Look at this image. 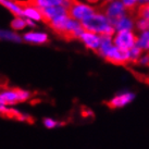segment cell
I'll use <instances>...</instances> for the list:
<instances>
[{
  "mask_svg": "<svg viewBox=\"0 0 149 149\" xmlns=\"http://www.w3.org/2000/svg\"><path fill=\"white\" fill-rule=\"evenodd\" d=\"M23 15L26 17L29 20H34V21H42V12L40 10L35 7L26 6L23 7Z\"/></svg>",
  "mask_w": 149,
  "mask_h": 149,
  "instance_id": "16",
  "label": "cell"
},
{
  "mask_svg": "<svg viewBox=\"0 0 149 149\" xmlns=\"http://www.w3.org/2000/svg\"><path fill=\"white\" fill-rule=\"evenodd\" d=\"M136 46L143 52H149V31L139 32L137 34Z\"/></svg>",
  "mask_w": 149,
  "mask_h": 149,
  "instance_id": "13",
  "label": "cell"
},
{
  "mask_svg": "<svg viewBox=\"0 0 149 149\" xmlns=\"http://www.w3.org/2000/svg\"><path fill=\"white\" fill-rule=\"evenodd\" d=\"M136 11H137V17H141V19H145V20L149 21V4L148 3H145V4H143V6H141Z\"/></svg>",
  "mask_w": 149,
  "mask_h": 149,
  "instance_id": "22",
  "label": "cell"
},
{
  "mask_svg": "<svg viewBox=\"0 0 149 149\" xmlns=\"http://www.w3.org/2000/svg\"><path fill=\"white\" fill-rule=\"evenodd\" d=\"M147 3H148V4H149V0H147Z\"/></svg>",
  "mask_w": 149,
  "mask_h": 149,
  "instance_id": "27",
  "label": "cell"
},
{
  "mask_svg": "<svg viewBox=\"0 0 149 149\" xmlns=\"http://www.w3.org/2000/svg\"><path fill=\"white\" fill-rule=\"evenodd\" d=\"M79 39L87 49L98 52V50L100 48V44H101V36L100 35L84 29V32L79 36Z\"/></svg>",
  "mask_w": 149,
  "mask_h": 149,
  "instance_id": "9",
  "label": "cell"
},
{
  "mask_svg": "<svg viewBox=\"0 0 149 149\" xmlns=\"http://www.w3.org/2000/svg\"><path fill=\"white\" fill-rule=\"evenodd\" d=\"M113 27L116 29V32H125V31H134L135 29V19L126 14L125 17H121L120 20L113 24Z\"/></svg>",
  "mask_w": 149,
  "mask_h": 149,
  "instance_id": "11",
  "label": "cell"
},
{
  "mask_svg": "<svg viewBox=\"0 0 149 149\" xmlns=\"http://www.w3.org/2000/svg\"><path fill=\"white\" fill-rule=\"evenodd\" d=\"M32 97L31 91L21 88H2L0 89V104L13 107L25 102Z\"/></svg>",
  "mask_w": 149,
  "mask_h": 149,
  "instance_id": "3",
  "label": "cell"
},
{
  "mask_svg": "<svg viewBox=\"0 0 149 149\" xmlns=\"http://www.w3.org/2000/svg\"><path fill=\"white\" fill-rule=\"evenodd\" d=\"M82 1H85V2H87V3H89V4H97V3H99L100 1H102V0H82Z\"/></svg>",
  "mask_w": 149,
  "mask_h": 149,
  "instance_id": "25",
  "label": "cell"
},
{
  "mask_svg": "<svg viewBox=\"0 0 149 149\" xmlns=\"http://www.w3.org/2000/svg\"><path fill=\"white\" fill-rule=\"evenodd\" d=\"M135 98V94L132 91H122L116 94L113 98L107 101V106L110 109H119L123 108L126 104H131Z\"/></svg>",
  "mask_w": 149,
  "mask_h": 149,
  "instance_id": "8",
  "label": "cell"
},
{
  "mask_svg": "<svg viewBox=\"0 0 149 149\" xmlns=\"http://www.w3.org/2000/svg\"><path fill=\"white\" fill-rule=\"evenodd\" d=\"M137 34L134 31L116 32L113 35V44L120 49L128 51L134 46H136Z\"/></svg>",
  "mask_w": 149,
  "mask_h": 149,
  "instance_id": "6",
  "label": "cell"
},
{
  "mask_svg": "<svg viewBox=\"0 0 149 149\" xmlns=\"http://www.w3.org/2000/svg\"><path fill=\"white\" fill-rule=\"evenodd\" d=\"M137 63L141 66H149V52H144L141 54Z\"/></svg>",
  "mask_w": 149,
  "mask_h": 149,
  "instance_id": "24",
  "label": "cell"
},
{
  "mask_svg": "<svg viewBox=\"0 0 149 149\" xmlns=\"http://www.w3.org/2000/svg\"><path fill=\"white\" fill-rule=\"evenodd\" d=\"M97 10L93 4H89L82 0H72L68 6V13L70 17L77 22H84L87 17L94 14Z\"/></svg>",
  "mask_w": 149,
  "mask_h": 149,
  "instance_id": "4",
  "label": "cell"
},
{
  "mask_svg": "<svg viewBox=\"0 0 149 149\" xmlns=\"http://www.w3.org/2000/svg\"><path fill=\"white\" fill-rule=\"evenodd\" d=\"M82 26L85 31L93 32L100 36H113L116 29L110 20L106 17L102 11H96L89 17L82 22Z\"/></svg>",
  "mask_w": 149,
  "mask_h": 149,
  "instance_id": "2",
  "label": "cell"
},
{
  "mask_svg": "<svg viewBox=\"0 0 149 149\" xmlns=\"http://www.w3.org/2000/svg\"><path fill=\"white\" fill-rule=\"evenodd\" d=\"M42 124H44V126H45L46 128L52 130V128H57V127L62 126L63 122L54 120V119H52V118H45V119L42 120Z\"/></svg>",
  "mask_w": 149,
  "mask_h": 149,
  "instance_id": "19",
  "label": "cell"
},
{
  "mask_svg": "<svg viewBox=\"0 0 149 149\" xmlns=\"http://www.w3.org/2000/svg\"><path fill=\"white\" fill-rule=\"evenodd\" d=\"M104 2H110V1H114V0H102Z\"/></svg>",
  "mask_w": 149,
  "mask_h": 149,
  "instance_id": "26",
  "label": "cell"
},
{
  "mask_svg": "<svg viewBox=\"0 0 149 149\" xmlns=\"http://www.w3.org/2000/svg\"><path fill=\"white\" fill-rule=\"evenodd\" d=\"M128 11L137 10L141 6L147 3V0H121Z\"/></svg>",
  "mask_w": 149,
  "mask_h": 149,
  "instance_id": "17",
  "label": "cell"
},
{
  "mask_svg": "<svg viewBox=\"0 0 149 149\" xmlns=\"http://www.w3.org/2000/svg\"><path fill=\"white\" fill-rule=\"evenodd\" d=\"M102 12L106 14V17L110 20L112 24H114L121 17L128 14V10L125 8V6L122 3L121 0H114L104 3Z\"/></svg>",
  "mask_w": 149,
  "mask_h": 149,
  "instance_id": "5",
  "label": "cell"
},
{
  "mask_svg": "<svg viewBox=\"0 0 149 149\" xmlns=\"http://www.w3.org/2000/svg\"><path fill=\"white\" fill-rule=\"evenodd\" d=\"M149 26V21L145 20V19H141V17H136L135 19V29L139 32H144L147 31Z\"/></svg>",
  "mask_w": 149,
  "mask_h": 149,
  "instance_id": "20",
  "label": "cell"
},
{
  "mask_svg": "<svg viewBox=\"0 0 149 149\" xmlns=\"http://www.w3.org/2000/svg\"><path fill=\"white\" fill-rule=\"evenodd\" d=\"M0 116H9V118H17L21 121H29V118L26 114H23L17 109H13L12 107H7L0 104Z\"/></svg>",
  "mask_w": 149,
  "mask_h": 149,
  "instance_id": "12",
  "label": "cell"
},
{
  "mask_svg": "<svg viewBox=\"0 0 149 149\" xmlns=\"http://www.w3.org/2000/svg\"><path fill=\"white\" fill-rule=\"evenodd\" d=\"M0 4L3 6L4 8H7L8 10H10L14 15H17L19 17H24L23 15V8L20 6L19 2H15L12 0H0Z\"/></svg>",
  "mask_w": 149,
  "mask_h": 149,
  "instance_id": "15",
  "label": "cell"
},
{
  "mask_svg": "<svg viewBox=\"0 0 149 149\" xmlns=\"http://www.w3.org/2000/svg\"><path fill=\"white\" fill-rule=\"evenodd\" d=\"M98 54L113 64H125L130 62L128 51L118 48L113 44V36H101V44Z\"/></svg>",
  "mask_w": 149,
  "mask_h": 149,
  "instance_id": "1",
  "label": "cell"
},
{
  "mask_svg": "<svg viewBox=\"0 0 149 149\" xmlns=\"http://www.w3.org/2000/svg\"><path fill=\"white\" fill-rule=\"evenodd\" d=\"M40 12H42V21L48 24L51 20H54V17H59L61 14H64V13H68V8L64 7V6H61V7H51V8L40 9Z\"/></svg>",
  "mask_w": 149,
  "mask_h": 149,
  "instance_id": "10",
  "label": "cell"
},
{
  "mask_svg": "<svg viewBox=\"0 0 149 149\" xmlns=\"http://www.w3.org/2000/svg\"><path fill=\"white\" fill-rule=\"evenodd\" d=\"M22 8L26 7V6H31V7H35L37 9H46L51 8V7H61L64 6L68 8L69 6V1L66 0H26V1H20L19 2Z\"/></svg>",
  "mask_w": 149,
  "mask_h": 149,
  "instance_id": "7",
  "label": "cell"
},
{
  "mask_svg": "<svg viewBox=\"0 0 149 149\" xmlns=\"http://www.w3.org/2000/svg\"><path fill=\"white\" fill-rule=\"evenodd\" d=\"M144 54L137 46H134L132 49L128 50V57H130V62H138L141 54Z\"/></svg>",
  "mask_w": 149,
  "mask_h": 149,
  "instance_id": "18",
  "label": "cell"
},
{
  "mask_svg": "<svg viewBox=\"0 0 149 149\" xmlns=\"http://www.w3.org/2000/svg\"><path fill=\"white\" fill-rule=\"evenodd\" d=\"M148 31H149V26H148Z\"/></svg>",
  "mask_w": 149,
  "mask_h": 149,
  "instance_id": "29",
  "label": "cell"
},
{
  "mask_svg": "<svg viewBox=\"0 0 149 149\" xmlns=\"http://www.w3.org/2000/svg\"><path fill=\"white\" fill-rule=\"evenodd\" d=\"M0 38H3V39H9V40H13V42H20L21 37L17 35V34L12 33V32H1L0 31Z\"/></svg>",
  "mask_w": 149,
  "mask_h": 149,
  "instance_id": "23",
  "label": "cell"
},
{
  "mask_svg": "<svg viewBox=\"0 0 149 149\" xmlns=\"http://www.w3.org/2000/svg\"><path fill=\"white\" fill-rule=\"evenodd\" d=\"M26 25H27L26 20L22 19V17H17L12 22H11V27H12L14 31H21V29H24Z\"/></svg>",
  "mask_w": 149,
  "mask_h": 149,
  "instance_id": "21",
  "label": "cell"
},
{
  "mask_svg": "<svg viewBox=\"0 0 149 149\" xmlns=\"http://www.w3.org/2000/svg\"><path fill=\"white\" fill-rule=\"evenodd\" d=\"M26 42H33V44H44L48 40V35L45 33H38V32H29L23 36Z\"/></svg>",
  "mask_w": 149,
  "mask_h": 149,
  "instance_id": "14",
  "label": "cell"
},
{
  "mask_svg": "<svg viewBox=\"0 0 149 149\" xmlns=\"http://www.w3.org/2000/svg\"><path fill=\"white\" fill-rule=\"evenodd\" d=\"M66 1H69V2H70V1H72V0H66Z\"/></svg>",
  "mask_w": 149,
  "mask_h": 149,
  "instance_id": "28",
  "label": "cell"
}]
</instances>
